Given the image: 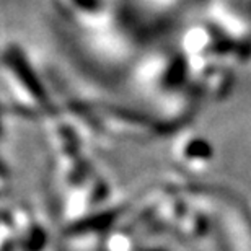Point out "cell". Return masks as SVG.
<instances>
[{
    "label": "cell",
    "mask_w": 251,
    "mask_h": 251,
    "mask_svg": "<svg viewBox=\"0 0 251 251\" xmlns=\"http://www.w3.org/2000/svg\"><path fill=\"white\" fill-rule=\"evenodd\" d=\"M56 22L100 65H116L129 49L132 23L119 0H49Z\"/></svg>",
    "instance_id": "1"
},
{
    "label": "cell",
    "mask_w": 251,
    "mask_h": 251,
    "mask_svg": "<svg viewBox=\"0 0 251 251\" xmlns=\"http://www.w3.org/2000/svg\"><path fill=\"white\" fill-rule=\"evenodd\" d=\"M0 82L17 113L34 119L57 116V100L20 43L8 41L0 48Z\"/></svg>",
    "instance_id": "2"
},
{
    "label": "cell",
    "mask_w": 251,
    "mask_h": 251,
    "mask_svg": "<svg viewBox=\"0 0 251 251\" xmlns=\"http://www.w3.org/2000/svg\"><path fill=\"white\" fill-rule=\"evenodd\" d=\"M118 212L119 210L116 209H104V210H97V212L87 214L82 219L70 222L65 233L69 237L80 238V237H88V235H100L109 232V228H111V225L118 217Z\"/></svg>",
    "instance_id": "3"
},
{
    "label": "cell",
    "mask_w": 251,
    "mask_h": 251,
    "mask_svg": "<svg viewBox=\"0 0 251 251\" xmlns=\"http://www.w3.org/2000/svg\"><path fill=\"white\" fill-rule=\"evenodd\" d=\"M8 113H10V109H7L5 103L0 100V147H2V142L5 139V119H7Z\"/></svg>",
    "instance_id": "4"
}]
</instances>
